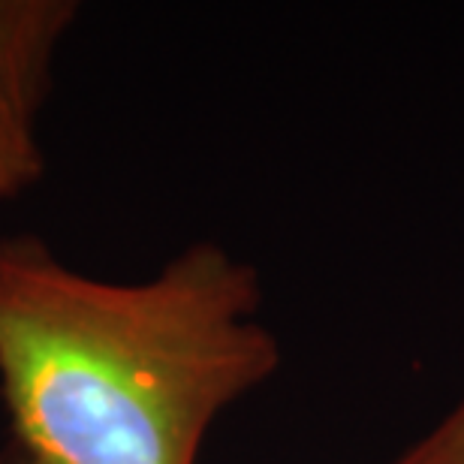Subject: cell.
Wrapping results in <instances>:
<instances>
[{
  "label": "cell",
  "instance_id": "7a4b0ae2",
  "mask_svg": "<svg viewBox=\"0 0 464 464\" xmlns=\"http://www.w3.org/2000/svg\"><path fill=\"white\" fill-rule=\"evenodd\" d=\"M76 15L79 4L70 0H0V206L45 172L40 112L54 54Z\"/></svg>",
  "mask_w": 464,
  "mask_h": 464
},
{
  "label": "cell",
  "instance_id": "6da1fadb",
  "mask_svg": "<svg viewBox=\"0 0 464 464\" xmlns=\"http://www.w3.org/2000/svg\"><path fill=\"white\" fill-rule=\"evenodd\" d=\"M256 268L197 241L148 281L82 275L0 236V398L34 464H197L215 420L281 365Z\"/></svg>",
  "mask_w": 464,
  "mask_h": 464
},
{
  "label": "cell",
  "instance_id": "277c9868",
  "mask_svg": "<svg viewBox=\"0 0 464 464\" xmlns=\"http://www.w3.org/2000/svg\"><path fill=\"white\" fill-rule=\"evenodd\" d=\"M0 464H34V461H27L22 452L13 447V443H6V447L0 450Z\"/></svg>",
  "mask_w": 464,
  "mask_h": 464
},
{
  "label": "cell",
  "instance_id": "3957f363",
  "mask_svg": "<svg viewBox=\"0 0 464 464\" xmlns=\"http://www.w3.org/2000/svg\"><path fill=\"white\" fill-rule=\"evenodd\" d=\"M392 464H464V398Z\"/></svg>",
  "mask_w": 464,
  "mask_h": 464
}]
</instances>
